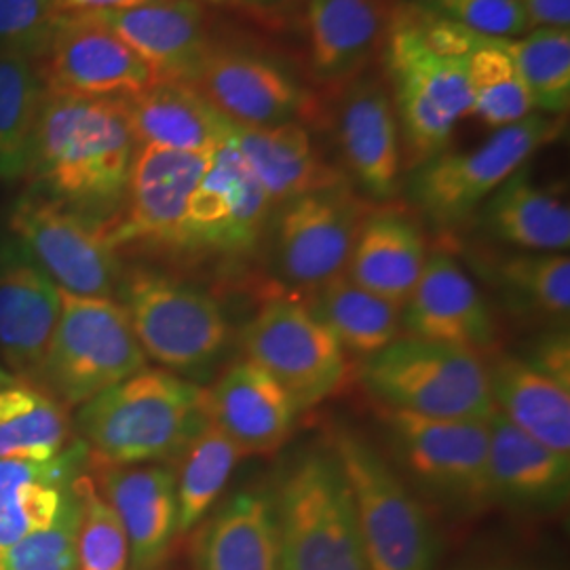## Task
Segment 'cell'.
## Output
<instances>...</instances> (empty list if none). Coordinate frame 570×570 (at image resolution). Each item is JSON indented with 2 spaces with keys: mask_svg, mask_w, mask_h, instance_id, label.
Returning a JSON list of instances; mask_svg holds the SVG:
<instances>
[{
  "mask_svg": "<svg viewBox=\"0 0 570 570\" xmlns=\"http://www.w3.org/2000/svg\"><path fill=\"white\" fill-rule=\"evenodd\" d=\"M136 148L122 98L45 91L28 174L53 202L108 223L121 209Z\"/></svg>",
  "mask_w": 570,
  "mask_h": 570,
  "instance_id": "obj_1",
  "label": "cell"
},
{
  "mask_svg": "<svg viewBox=\"0 0 570 570\" xmlns=\"http://www.w3.org/2000/svg\"><path fill=\"white\" fill-rule=\"evenodd\" d=\"M197 570H279V518L271 490H242L218 508L199 534Z\"/></svg>",
  "mask_w": 570,
  "mask_h": 570,
  "instance_id": "obj_28",
  "label": "cell"
},
{
  "mask_svg": "<svg viewBox=\"0 0 570 570\" xmlns=\"http://www.w3.org/2000/svg\"><path fill=\"white\" fill-rule=\"evenodd\" d=\"M482 271L513 308L567 322L570 313V258L567 252H515L490 258Z\"/></svg>",
  "mask_w": 570,
  "mask_h": 570,
  "instance_id": "obj_36",
  "label": "cell"
},
{
  "mask_svg": "<svg viewBox=\"0 0 570 570\" xmlns=\"http://www.w3.org/2000/svg\"><path fill=\"white\" fill-rule=\"evenodd\" d=\"M58 16H77V13H100V11H117L131 9L148 0H53Z\"/></svg>",
  "mask_w": 570,
  "mask_h": 570,
  "instance_id": "obj_46",
  "label": "cell"
},
{
  "mask_svg": "<svg viewBox=\"0 0 570 570\" xmlns=\"http://www.w3.org/2000/svg\"><path fill=\"white\" fill-rule=\"evenodd\" d=\"M37 61L47 94L125 98L157 82L153 68L91 13L60 16Z\"/></svg>",
  "mask_w": 570,
  "mask_h": 570,
  "instance_id": "obj_14",
  "label": "cell"
},
{
  "mask_svg": "<svg viewBox=\"0 0 570 570\" xmlns=\"http://www.w3.org/2000/svg\"><path fill=\"white\" fill-rule=\"evenodd\" d=\"M391 454L423 494L459 511L492 503L490 421L431 419L383 407Z\"/></svg>",
  "mask_w": 570,
  "mask_h": 570,
  "instance_id": "obj_10",
  "label": "cell"
},
{
  "mask_svg": "<svg viewBox=\"0 0 570 570\" xmlns=\"http://www.w3.org/2000/svg\"><path fill=\"white\" fill-rule=\"evenodd\" d=\"M11 228L28 258L61 289L98 298L119 292L121 265L102 223L53 199L30 197L16 207Z\"/></svg>",
  "mask_w": 570,
  "mask_h": 570,
  "instance_id": "obj_12",
  "label": "cell"
},
{
  "mask_svg": "<svg viewBox=\"0 0 570 570\" xmlns=\"http://www.w3.org/2000/svg\"><path fill=\"white\" fill-rule=\"evenodd\" d=\"M480 218L492 239L520 252H569V205L532 183L527 167L490 195Z\"/></svg>",
  "mask_w": 570,
  "mask_h": 570,
  "instance_id": "obj_31",
  "label": "cell"
},
{
  "mask_svg": "<svg viewBox=\"0 0 570 570\" xmlns=\"http://www.w3.org/2000/svg\"><path fill=\"white\" fill-rule=\"evenodd\" d=\"M148 367L125 306L60 287V320L42 367L41 385L63 407L82 406Z\"/></svg>",
  "mask_w": 570,
  "mask_h": 570,
  "instance_id": "obj_8",
  "label": "cell"
},
{
  "mask_svg": "<svg viewBox=\"0 0 570 570\" xmlns=\"http://www.w3.org/2000/svg\"><path fill=\"white\" fill-rule=\"evenodd\" d=\"M473 115L492 129L524 121L534 110L529 87L510 56L489 37L471 32V51L465 56Z\"/></svg>",
  "mask_w": 570,
  "mask_h": 570,
  "instance_id": "obj_39",
  "label": "cell"
},
{
  "mask_svg": "<svg viewBox=\"0 0 570 570\" xmlns=\"http://www.w3.org/2000/svg\"><path fill=\"white\" fill-rule=\"evenodd\" d=\"M330 449L351 492L367 570H433L440 541L406 478L355 429H334Z\"/></svg>",
  "mask_w": 570,
  "mask_h": 570,
  "instance_id": "obj_4",
  "label": "cell"
},
{
  "mask_svg": "<svg viewBox=\"0 0 570 570\" xmlns=\"http://www.w3.org/2000/svg\"><path fill=\"white\" fill-rule=\"evenodd\" d=\"M393 11L387 0H306L308 61L313 79L343 87L383 49Z\"/></svg>",
  "mask_w": 570,
  "mask_h": 570,
  "instance_id": "obj_25",
  "label": "cell"
},
{
  "mask_svg": "<svg viewBox=\"0 0 570 570\" xmlns=\"http://www.w3.org/2000/svg\"><path fill=\"white\" fill-rule=\"evenodd\" d=\"M487 370L497 412L537 442L570 454V389L515 355L499 357Z\"/></svg>",
  "mask_w": 570,
  "mask_h": 570,
  "instance_id": "obj_32",
  "label": "cell"
},
{
  "mask_svg": "<svg viewBox=\"0 0 570 570\" xmlns=\"http://www.w3.org/2000/svg\"><path fill=\"white\" fill-rule=\"evenodd\" d=\"M524 360L541 374L550 376L562 387L570 389V338L567 330L560 327L546 332Z\"/></svg>",
  "mask_w": 570,
  "mask_h": 570,
  "instance_id": "obj_44",
  "label": "cell"
},
{
  "mask_svg": "<svg viewBox=\"0 0 570 570\" xmlns=\"http://www.w3.org/2000/svg\"><path fill=\"white\" fill-rule=\"evenodd\" d=\"M104 499L121 520L129 570H159L178 534L176 473L167 465H98Z\"/></svg>",
  "mask_w": 570,
  "mask_h": 570,
  "instance_id": "obj_22",
  "label": "cell"
},
{
  "mask_svg": "<svg viewBox=\"0 0 570 570\" xmlns=\"http://www.w3.org/2000/svg\"><path fill=\"white\" fill-rule=\"evenodd\" d=\"M66 410L23 379L0 385V459L45 463L66 450Z\"/></svg>",
  "mask_w": 570,
  "mask_h": 570,
  "instance_id": "obj_34",
  "label": "cell"
},
{
  "mask_svg": "<svg viewBox=\"0 0 570 570\" xmlns=\"http://www.w3.org/2000/svg\"><path fill=\"white\" fill-rule=\"evenodd\" d=\"M79 499L70 487L56 522L23 539L0 558V570H79L77 530Z\"/></svg>",
  "mask_w": 570,
  "mask_h": 570,
  "instance_id": "obj_41",
  "label": "cell"
},
{
  "mask_svg": "<svg viewBox=\"0 0 570 570\" xmlns=\"http://www.w3.org/2000/svg\"><path fill=\"white\" fill-rule=\"evenodd\" d=\"M87 456V446L77 444L45 463L0 459V558L56 522Z\"/></svg>",
  "mask_w": 570,
  "mask_h": 570,
  "instance_id": "obj_29",
  "label": "cell"
},
{
  "mask_svg": "<svg viewBox=\"0 0 570 570\" xmlns=\"http://www.w3.org/2000/svg\"><path fill=\"white\" fill-rule=\"evenodd\" d=\"M372 207L346 183L308 193L277 207L275 265L289 284L320 287L346 268Z\"/></svg>",
  "mask_w": 570,
  "mask_h": 570,
  "instance_id": "obj_13",
  "label": "cell"
},
{
  "mask_svg": "<svg viewBox=\"0 0 570 570\" xmlns=\"http://www.w3.org/2000/svg\"><path fill=\"white\" fill-rule=\"evenodd\" d=\"M336 138L351 178L372 199L391 202L402 186V136L385 77L362 72L338 87Z\"/></svg>",
  "mask_w": 570,
  "mask_h": 570,
  "instance_id": "obj_18",
  "label": "cell"
},
{
  "mask_svg": "<svg viewBox=\"0 0 570 570\" xmlns=\"http://www.w3.org/2000/svg\"><path fill=\"white\" fill-rule=\"evenodd\" d=\"M91 16L121 37L153 68L157 81H190L212 45L204 0H148Z\"/></svg>",
  "mask_w": 570,
  "mask_h": 570,
  "instance_id": "obj_20",
  "label": "cell"
},
{
  "mask_svg": "<svg viewBox=\"0 0 570 570\" xmlns=\"http://www.w3.org/2000/svg\"><path fill=\"white\" fill-rule=\"evenodd\" d=\"M42 96L45 87L35 60L0 53V180L28 174Z\"/></svg>",
  "mask_w": 570,
  "mask_h": 570,
  "instance_id": "obj_35",
  "label": "cell"
},
{
  "mask_svg": "<svg viewBox=\"0 0 570 570\" xmlns=\"http://www.w3.org/2000/svg\"><path fill=\"white\" fill-rule=\"evenodd\" d=\"M60 320V287L28 256L0 263V353L28 383L42 367Z\"/></svg>",
  "mask_w": 570,
  "mask_h": 570,
  "instance_id": "obj_24",
  "label": "cell"
},
{
  "mask_svg": "<svg viewBox=\"0 0 570 570\" xmlns=\"http://www.w3.org/2000/svg\"><path fill=\"white\" fill-rule=\"evenodd\" d=\"M273 494L279 570H367L351 492L332 449L298 452Z\"/></svg>",
  "mask_w": 570,
  "mask_h": 570,
  "instance_id": "obj_5",
  "label": "cell"
},
{
  "mask_svg": "<svg viewBox=\"0 0 570 570\" xmlns=\"http://www.w3.org/2000/svg\"><path fill=\"white\" fill-rule=\"evenodd\" d=\"M122 104L138 146L212 155L225 142V117L186 82H153Z\"/></svg>",
  "mask_w": 570,
  "mask_h": 570,
  "instance_id": "obj_30",
  "label": "cell"
},
{
  "mask_svg": "<svg viewBox=\"0 0 570 570\" xmlns=\"http://www.w3.org/2000/svg\"><path fill=\"white\" fill-rule=\"evenodd\" d=\"M423 9L489 39H515L532 30L518 0H423Z\"/></svg>",
  "mask_w": 570,
  "mask_h": 570,
  "instance_id": "obj_42",
  "label": "cell"
},
{
  "mask_svg": "<svg viewBox=\"0 0 570 570\" xmlns=\"http://www.w3.org/2000/svg\"><path fill=\"white\" fill-rule=\"evenodd\" d=\"M492 503L520 510L562 508L570 492V454L550 449L494 412L490 419Z\"/></svg>",
  "mask_w": 570,
  "mask_h": 570,
  "instance_id": "obj_27",
  "label": "cell"
},
{
  "mask_svg": "<svg viewBox=\"0 0 570 570\" xmlns=\"http://www.w3.org/2000/svg\"><path fill=\"white\" fill-rule=\"evenodd\" d=\"M207 421L204 387L150 367L85 402L77 414L91 461L117 468L178 461Z\"/></svg>",
  "mask_w": 570,
  "mask_h": 570,
  "instance_id": "obj_2",
  "label": "cell"
},
{
  "mask_svg": "<svg viewBox=\"0 0 570 570\" xmlns=\"http://www.w3.org/2000/svg\"><path fill=\"white\" fill-rule=\"evenodd\" d=\"M311 311L343 348L364 357L402 336V308L353 284L345 273L317 287Z\"/></svg>",
  "mask_w": 570,
  "mask_h": 570,
  "instance_id": "obj_33",
  "label": "cell"
},
{
  "mask_svg": "<svg viewBox=\"0 0 570 570\" xmlns=\"http://www.w3.org/2000/svg\"><path fill=\"white\" fill-rule=\"evenodd\" d=\"M406 336L442 345L487 351L497 330L489 303L449 249L429 252L428 263L402 306Z\"/></svg>",
  "mask_w": 570,
  "mask_h": 570,
  "instance_id": "obj_19",
  "label": "cell"
},
{
  "mask_svg": "<svg viewBox=\"0 0 570 570\" xmlns=\"http://www.w3.org/2000/svg\"><path fill=\"white\" fill-rule=\"evenodd\" d=\"M214 2H223V4L239 7V9H256V11H266V9H273L275 4H279L282 0H214Z\"/></svg>",
  "mask_w": 570,
  "mask_h": 570,
  "instance_id": "obj_47",
  "label": "cell"
},
{
  "mask_svg": "<svg viewBox=\"0 0 570 570\" xmlns=\"http://www.w3.org/2000/svg\"><path fill=\"white\" fill-rule=\"evenodd\" d=\"M207 419L245 454H273L289 440L298 407L284 387L249 360L226 367L205 389Z\"/></svg>",
  "mask_w": 570,
  "mask_h": 570,
  "instance_id": "obj_21",
  "label": "cell"
},
{
  "mask_svg": "<svg viewBox=\"0 0 570 570\" xmlns=\"http://www.w3.org/2000/svg\"><path fill=\"white\" fill-rule=\"evenodd\" d=\"M428 256L425 233L407 209L397 205L372 207L351 249L346 277L402 308Z\"/></svg>",
  "mask_w": 570,
  "mask_h": 570,
  "instance_id": "obj_26",
  "label": "cell"
},
{
  "mask_svg": "<svg viewBox=\"0 0 570 570\" xmlns=\"http://www.w3.org/2000/svg\"><path fill=\"white\" fill-rule=\"evenodd\" d=\"M263 186L228 138L209 155L184 223V249H204L226 258L256 252L273 214Z\"/></svg>",
  "mask_w": 570,
  "mask_h": 570,
  "instance_id": "obj_15",
  "label": "cell"
},
{
  "mask_svg": "<svg viewBox=\"0 0 570 570\" xmlns=\"http://www.w3.org/2000/svg\"><path fill=\"white\" fill-rule=\"evenodd\" d=\"M360 379L383 407L431 419L489 423L497 407L480 353L400 336L364 357Z\"/></svg>",
  "mask_w": 570,
  "mask_h": 570,
  "instance_id": "obj_6",
  "label": "cell"
},
{
  "mask_svg": "<svg viewBox=\"0 0 570 570\" xmlns=\"http://www.w3.org/2000/svg\"><path fill=\"white\" fill-rule=\"evenodd\" d=\"M471 570H548L534 564H527V562H490V564H482Z\"/></svg>",
  "mask_w": 570,
  "mask_h": 570,
  "instance_id": "obj_48",
  "label": "cell"
},
{
  "mask_svg": "<svg viewBox=\"0 0 570 570\" xmlns=\"http://www.w3.org/2000/svg\"><path fill=\"white\" fill-rule=\"evenodd\" d=\"M226 138L237 148L273 207L351 183L345 171L327 164L301 121L268 127L226 121Z\"/></svg>",
  "mask_w": 570,
  "mask_h": 570,
  "instance_id": "obj_23",
  "label": "cell"
},
{
  "mask_svg": "<svg viewBox=\"0 0 570 570\" xmlns=\"http://www.w3.org/2000/svg\"><path fill=\"white\" fill-rule=\"evenodd\" d=\"M58 18L53 0H0V53L39 60Z\"/></svg>",
  "mask_w": 570,
  "mask_h": 570,
  "instance_id": "obj_43",
  "label": "cell"
},
{
  "mask_svg": "<svg viewBox=\"0 0 570 570\" xmlns=\"http://www.w3.org/2000/svg\"><path fill=\"white\" fill-rule=\"evenodd\" d=\"M532 28H569L570 0H518Z\"/></svg>",
  "mask_w": 570,
  "mask_h": 570,
  "instance_id": "obj_45",
  "label": "cell"
},
{
  "mask_svg": "<svg viewBox=\"0 0 570 570\" xmlns=\"http://www.w3.org/2000/svg\"><path fill=\"white\" fill-rule=\"evenodd\" d=\"M529 87L537 112L567 117L570 108V30L532 28L515 39H494Z\"/></svg>",
  "mask_w": 570,
  "mask_h": 570,
  "instance_id": "obj_38",
  "label": "cell"
},
{
  "mask_svg": "<svg viewBox=\"0 0 570 570\" xmlns=\"http://www.w3.org/2000/svg\"><path fill=\"white\" fill-rule=\"evenodd\" d=\"M383 58L404 169L414 171L449 150L459 122L473 115L465 58L446 56L428 41L419 7L393 11Z\"/></svg>",
  "mask_w": 570,
  "mask_h": 570,
  "instance_id": "obj_3",
  "label": "cell"
},
{
  "mask_svg": "<svg viewBox=\"0 0 570 570\" xmlns=\"http://www.w3.org/2000/svg\"><path fill=\"white\" fill-rule=\"evenodd\" d=\"M564 127L567 117L532 112L524 121L494 129L487 142L471 150H444L414 169L407 183L410 199L442 230L465 225L541 148L560 140Z\"/></svg>",
  "mask_w": 570,
  "mask_h": 570,
  "instance_id": "obj_7",
  "label": "cell"
},
{
  "mask_svg": "<svg viewBox=\"0 0 570 570\" xmlns=\"http://www.w3.org/2000/svg\"><path fill=\"white\" fill-rule=\"evenodd\" d=\"M72 490L81 508L77 530L79 570H129V543L121 520L94 478L79 473L72 480Z\"/></svg>",
  "mask_w": 570,
  "mask_h": 570,
  "instance_id": "obj_40",
  "label": "cell"
},
{
  "mask_svg": "<svg viewBox=\"0 0 570 570\" xmlns=\"http://www.w3.org/2000/svg\"><path fill=\"white\" fill-rule=\"evenodd\" d=\"M244 452L212 421L188 442L176 473L178 534L195 529L216 505Z\"/></svg>",
  "mask_w": 570,
  "mask_h": 570,
  "instance_id": "obj_37",
  "label": "cell"
},
{
  "mask_svg": "<svg viewBox=\"0 0 570 570\" xmlns=\"http://www.w3.org/2000/svg\"><path fill=\"white\" fill-rule=\"evenodd\" d=\"M119 292L146 357L180 374L220 364L233 330L212 294L153 271L129 273Z\"/></svg>",
  "mask_w": 570,
  "mask_h": 570,
  "instance_id": "obj_9",
  "label": "cell"
},
{
  "mask_svg": "<svg viewBox=\"0 0 570 570\" xmlns=\"http://www.w3.org/2000/svg\"><path fill=\"white\" fill-rule=\"evenodd\" d=\"M186 85L226 121L247 127L298 121L311 104L303 85L279 61L235 45H209Z\"/></svg>",
  "mask_w": 570,
  "mask_h": 570,
  "instance_id": "obj_17",
  "label": "cell"
},
{
  "mask_svg": "<svg viewBox=\"0 0 570 570\" xmlns=\"http://www.w3.org/2000/svg\"><path fill=\"white\" fill-rule=\"evenodd\" d=\"M242 346L245 360L273 376L298 412L320 406L345 381V348L296 298H268L244 327Z\"/></svg>",
  "mask_w": 570,
  "mask_h": 570,
  "instance_id": "obj_11",
  "label": "cell"
},
{
  "mask_svg": "<svg viewBox=\"0 0 570 570\" xmlns=\"http://www.w3.org/2000/svg\"><path fill=\"white\" fill-rule=\"evenodd\" d=\"M207 161L209 155L138 146L121 209L102 223L108 244L183 247L186 209Z\"/></svg>",
  "mask_w": 570,
  "mask_h": 570,
  "instance_id": "obj_16",
  "label": "cell"
}]
</instances>
